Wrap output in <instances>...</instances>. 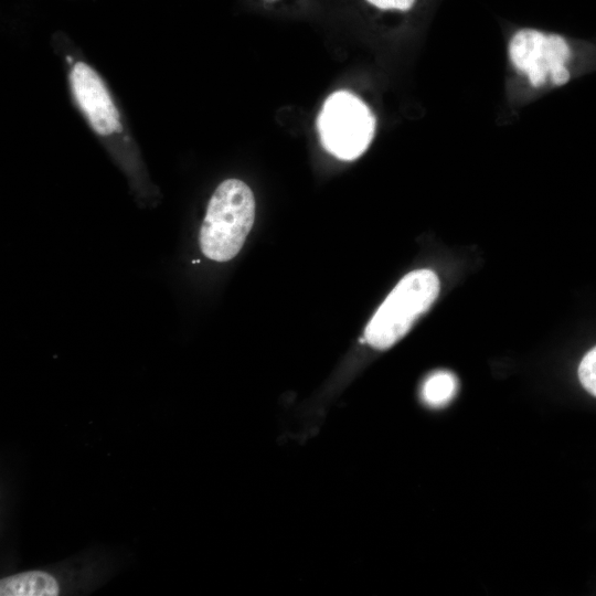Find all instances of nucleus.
<instances>
[{"instance_id": "nucleus-1", "label": "nucleus", "mask_w": 596, "mask_h": 596, "mask_svg": "<svg viewBox=\"0 0 596 596\" xmlns=\"http://www.w3.org/2000/svg\"><path fill=\"white\" fill-rule=\"evenodd\" d=\"M50 43L63 64L74 107L108 153L142 184L139 147L106 79L67 33L53 32Z\"/></svg>"}, {"instance_id": "nucleus-2", "label": "nucleus", "mask_w": 596, "mask_h": 596, "mask_svg": "<svg viewBox=\"0 0 596 596\" xmlns=\"http://www.w3.org/2000/svg\"><path fill=\"white\" fill-rule=\"evenodd\" d=\"M255 219L251 188L238 179L223 181L212 194L200 230L202 253L227 262L241 251Z\"/></svg>"}, {"instance_id": "nucleus-3", "label": "nucleus", "mask_w": 596, "mask_h": 596, "mask_svg": "<svg viewBox=\"0 0 596 596\" xmlns=\"http://www.w3.org/2000/svg\"><path fill=\"white\" fill-rule=\"evenodd\" d=\"M439 294V279L430 269L406 274L377 308L364 330L366 342L386 350L401 340Z\"/></svg>"}, {"instance_id": "nucleus-4", "label": "nucleus", "mask_w": 596, "mask_h": 596, "mask_svg": "<svg viewBox=\"0 0 596 596\" xmlns=\"http://www.w3.org/2000/svg\"><path fill=\"white\" fill-rule=\"evenodd\" d=\"M317 128L327 151L342 160L360 157L375 131V117L369 107L347 91L331 94L317 118Z\"/></svg>"}, {"instance_id": "nucleus-5", "label": "nucleus", "mask_w": 596, "mask_h": 596, "mask_svg": "<svg viewBox=\"0 0 596 596\" xmlns=\"http://www.w3.org/2000/svg\"><path fill=\"white\" fill-rule=\"evenodd\" d=\"M509 53L512 63L528 75L533 86L543 85L547 76L554 85H563L571 78L567 63L573 52L558 34L519 30L510 41Z\"/></svg>"}, {"instance_id": "nucleus-6", "label": "nucleus", "mask_w": 596, "mask_h": 596, "mask_svg": "<svg viewBox=\"0 0 596 596\" xmlns=\"http://www.w3.org/2000/svg\"><path fill=\"white\" fill-rule=\"evenodd\" d=\"M57 593L56 579L45 572H24L0 581L1 596H55Z\"/></svg>"}, {"instance_id": "nucleus-7", "label": "nucleus", "mask_w": 596, "mask_h": 596, "mask_svg": "<svg viewBox=\"0 0 596 596\" xmlns=\"http://www.w3.org/2000/svg\"><path fill=\"white\" fill-rule=\"evenodd\" d=\"M457 392V379L448 371L432 373L422 387L423 401L433 407H440L451 401Z\"/></svg>"}, {"instance_id": "nucleus-8", "label": "nucleus", "mask_w": 596, "mask_h": 596, "mask_svg": "<svg viewBox=\"0 0 596 596\" xmlns=\"http://www.w3.org/2000/svg\"><path fill=\"white\" fill-rule=\"evenodd\" d=\"M578 379L583 387L596 397V345L582 359L578 365Z\"/></svg>"}, {"instance_id": "nucleus-9", "label": "nucleus", "mask_w": 596, "mask_h": 596, "mask_svg": "<svg viewBox=\"0 0 596 596\" xmlns=\"http://www.w3.org/2000/svg\"><path fill=\"white\" fill-rule=\"evenodd\" d=\"M366 2L380 10L408 11L414 7L416 0H366Z\"/></svg>"}, {"instance_id": "nucleus-10", "label": "nucleus", "mask_w": 596, "mask_h": 596, "mask_svg": "<svg viewBox=\"0 0 596 596\" xmlns=\"http://www.w3.org/2000/svg\"><path fill=\"white\" fill-rule=\"evenodd\" d=\"M264 3H272V2H275L276 0H262Z\"/></svg>"}]
</instances>
